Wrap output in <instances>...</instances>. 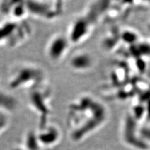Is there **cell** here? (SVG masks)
<instances>
[{"mask_svg": "<svg viewBox=\"0 0 150 150\" xmlns=\"http://www.w3.org/2000/svg\"><path fill=\"white\" fill-rule=\"evenodd\" d=\"M48 81L46 69L36 63L18 62L8 70L7 83L11 90L27 91Z\"/></svg>", "mask_w": 150, "mask_h": 150, "instance_id": "2", "label": "cell"}, {"mask_svg": "<svg viewBox=\"0 0 150 150\" xmlns=\"http://www.w3.org/2000/svg\"><path fill=\"white\" fill-rule=\"evenodd\" d=\"M0 13L6 20L22 21L29 17L26 1L3 0L0 1Z\"/></svg>", "mask_w": 150, "mask_h": 150, "instance_id": "8", "label": "cell"}, {"mask_svg": "<svg viewBox=\"0 0 150 150\" xmlns=\"http://www.w3.org/2000/svg\"><path fill=\"white\" fill-rule=\"evenodd\" d=\"M26 3L29 17L45 22L59 20L65 11V2L62 0H28Z\"/></svg>", "mask_w": 150, "mask_h": 150, "instance_id": "5", "label": "cell"}, {"mask_svg": "<svg viewBox=\"0 0 150 150\" xmlns=\"http://www.w3.org/2000/svg\"><path fill=\"white\" fill-rule=\"evenodd\" d=\"M95 23L83 12L74 16L69 22L65 33L72 46H78L84 43L90 37Z\"/></svg>", "mask_w": 150, "mask_h": 150, "instance_id": "6", "label": "cell"}, {"mask_svg": "<svg viewBox=\"0 0 150 150\" xmlns=\"http://www.w3.org/2000/svg\"><path fill=\"white\" fill-rule=\"evenodd\" d=\"M11 115L7 111L0 108V133L8 127L10 122Z\"/></svg>", "mask_w": 150, "mask_h": 150, "instance_id": "11", "label": "cell"}, {"mask_svg": "<svg viewBox=\"0 0 150 150\" xmlns=\"http://www.w3.org/2000/svg\"><path fill=\"white\" fill-rule=\"evenodd\" d=\"M110 111L105 103L90 93L74 96L66 110V121L69 134L75 140L85 138L104 125Z\"/></svg>", "mask_w": 150, "mask_h": 150, "instance_id": "1", "label": "cell"}, {"mask_svg": "<svg viewBox=\"0 0 150 150\" xmlns=\"http://www.w3.org/2000/svg\"><path fill=\"white\" fill-rule=\"evenodd\" d=\"M33 29L28 20L0 21V48L15 49L30 40Z\"/></svg>", "mask_w": 150, "mask_h": 150, "instance_id": "4", "label": "cell"}, {"mask_svg": "<svg viewBox=\"0 0 150 150\" xmlns=\"http://www.w3.org/2000/svg\"><path fill=\"white\" fill-rule=\"evenodd\" d=\"M26 93L28 106L38 118L40 126L49 122L53 100V90L49 81L30 89Z\"/></svg>", "mask_w": 150, "mask_h": 150, "instance_id": "3", "label": "cell"}, {"mask_svg": "<svg viewBox=\"0 0 150 150\" xmlns=\"http://www.w3.org/2000/svg\"><path fill=\"white\" fill-rule=\"evenodd\" d=\"M68 63L72 71L76 73H85L93 68L95 61L89 51L79 50L70 56Z\"/></svg>", "mask_w": 150, "mask_h": 150, "instance_id": "9", "label": "cell"}, {"mask_svg": "<svg viewBox=\"0 0 150 150\" xmlns=\"http://www.w3.org/2000/svg\"><path fill=\"white\" fill-rule=\"evenodd\" d=\"M18 106V101L10 93L0 90V108L11 115Z\"/></svg>", "mask_w": 150, "mask_h": 150, "instance_id": "10", "label": "cell"}, {"mask_svg": "<svg viewBox=\"0 0 150 150\" xmlns=\"http://www.w3.org/2000/svg\"><path fill=\"white\" fill-rule=\"evenodd\" d=\"M72 46L66 33H56L47 41L45 54L50 62L57 64L67 58Z\"/></svg>", "mask_w": 150, "mask_h": 150, "instance_id": "7", "label": "cell"}]
</instances>
